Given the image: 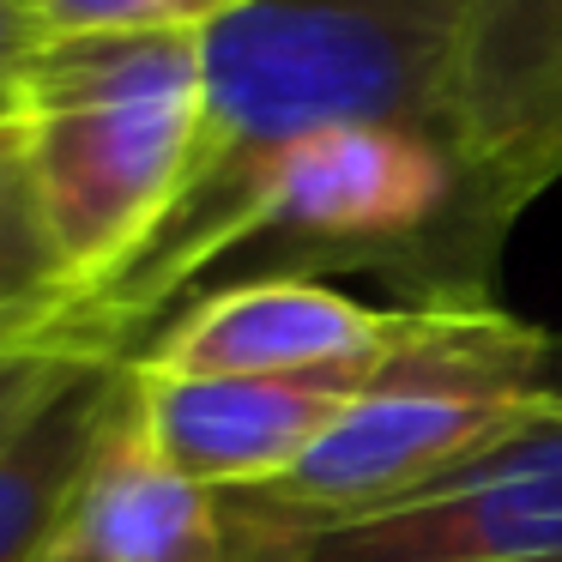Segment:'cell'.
<instances>
[{"label":"cell","instance_id":"obj_1","mask_svg":"<svg viewBox=\"0 0 562 562\" xmlns=\"http://www.w3.org/2000/svg\"><path fill=\"white\" fill-rule=\"evenodd\" d=\"M460 0H248L206 31V127L176 212L79 303L98 351L134 357L236 260L255 188L327 127H405L460 158Z\"/></svg>","mask_w":562,"mask_h":562},{"label":"cell","instance_id":"obj_2","mask_svg":"<svg viewBox=\"0 0 562 562\" xmlns=\"http://www.w3.org/2000/svg\"><path fill=\"white\" fill-rule=\"evenodd\" d=\"M206 127V37H55L19 74L31 188L79 303L176 212Z\"/></svg>","mask_w":562,"mask_h":562},{"label":"cell","instance_id":"obj_3","mask_svg":"<svg viewBox=\"0 0 562 562\" xmlns=\"http://www.w3.org/2000/svg\"><path fill=\"white\" fill-rule=\"evenodd\" d=\"M544 363L550 333L514 321L502 303L400 308L393 351L351 412L303 453L296 472L248 496L291 520L381 508L496 441L550 387Z\"/></svg>","mask_w":562,"mask_h":562},{"label":"cell","instance_id":"obj_4","mask_svg":"<svg viewBox=\"0 0 562 562\" xmlns=\"http://www.w3.org/2000/svg\"><path fill=\"white\" fill-rule=\"evenodd\" d=\"M236 255L272 272H375L412 308L496 303V255L472 236L465 170L405 127H327L291 146L255 188Z\"/></svg>","mask_w":562,"mask_h":562},{"label":"cell","instance_id":"obj_5","mask_svg":"<svg viewBox=\"0 0 562 562\" xmlns=\"http://www.w3.org/2000/svg\"><path fill=\"white\" fill-rule=\"evenodd\" d=\"M255 562H562V387L429 484L339 520H291L231 490Z\"/></svg>","mask_w":562,"mask_h":562},{"label":"cell","instance_id":"obj_6","mask_svg":"<svg viewBox=\"0 0 562 562\" xmlns=\"http://www.w3.org/2000/svg\"><path fill=\"white\" fill-rule=\"evenodd\" d=\"M460 170L484 255L562 182V0H460Z\"/></svg>","mask_w":562,"mask_h":562},{"label":"cell","instance_id":"obj_7","mask_svg":"<svg viewBox=\"0 0 562 562\" xmlns=\"http://www.w3.org/2000/svg\"><path fill=\"white\" fill-rule=\"evenodd\" d=\"M400 308H369L303 272H248L188 296L139 363L170 375H357L369 381L393 351Z\"/></svg>","mask_w":562,"mask_h":562},{"label":"cell","instance_id":"obj_8","mask_svg":"<svg viewBox=\"0 0 562 562\" xmlns=\"http://www.w3.org/2000/svg\"><path fill=\"white\" fill-rule=\"evenodd\" d=\"M375 381V375H369ZM357 375H170L127 357V393L151 453L188 484L267 490L369 387Z\"/></svg>","mask_w":562,"mask_h":562},{"label":"cell","instance_id":"obj_9","mask_svg":"<svg viewBox=\"0 0 562 562\" xmlns=\"http://www.w3.org/2000/svg\"><path fill=\"white\" fill-rule=\"evenodd\" d=\"M74 557L86 562H255V532L231 490L188 484L151 453L122 393L103 453L91 465L74 520Z\"/></svg>","mask_w":562,"mask_h":562},{"label":"cell","instance_id":"obj_10","mask_svg":"<svg viewBox=\"0 0 562 562\" xmlns=\"http://www.w3.org/2000/svg\"><path fill=\"white\" fill-rule=\"evenodd\" d=\"M127 393V363H98L0 453V562H61L91 465Z\"/></svg>","mask_w":562,"mask_h":562},{"label":"cell","instance_id":"obj_11","mask_svg":"<svg viewBox=\"0 0 562 562\" xmlns=\"http://www.w3.org/2000/svg\"><path fill=\"white\" fill-rule=\"evenodd\" d=\"M49 339L98 351L86 333V315H79V291L61 267V248L43 224L19 122H7L0 127V357Z\"/></svg>","mask_w":562,"mask_h":562},{"label":"cell","instance_id":"obj_12","mask_svg":"<svg viewBox=\"0 0 562 562\" xmlns=\"http://www.w3.org/2000/svg\"><path fill=\"white\" fill-rule=\"evenodd\" d=\"M248 0H37L43 31L55 37H146V31H218Z\"/></svg>","mask_w":562,"mask_h":562},{"label":"cell","instance_id":"obj_13","mask_svg":"<svg viewBox=\"0 0 562 562\" xmlns=\"http://www.w3.org/2000/svg\"><path fill=\"white\" fill-rule=\"evenodd\" d=\"M98 363H127V357H98L86 345H67V339H49V345H25V351H7L0 357V453L13 448L67 387H74L86 369Z\"/></svg>","mask_w":562,"mask_h":562},{"label":"cell","instance_id":"obj_14","mask_svg":"<svg viewBox=\"0 0 562 562\" xmlns=\"http://www.w3.org/2000/svg\"><path fill=\"white\" fill-rule=\"evenodd\" d=\"M49 31H43L37 0H0V86H19L31 61L43 55Z\"/></svg>","mask_w":562,"mask_h":562},{"label":"cell","instance_id":"obj_15","mask_svg":"<svg viewBox=\"0 0 562 562\" xmlns=\"http://www.w3.org/2000/svg\"><path fill=\"white\" fill-rule=\"evenodd\" d=\"M19 122V86H0V127Z\"/></svg>","mask_w":562,"mask_h":562},{"label":"cell","instance_id":"obj_16","mask_svg":"<svg viewBox=\"0 0 562 562\" xmlns=\"http://www.w3.org/2000/svg\"><path fill=\"white\" fill-rule=\"evenodd\" d=\"M61 562H86V557H74V550H67V557H61Z\"/></svg>","mask_w":562,"mask_h":562}]
</instances>
